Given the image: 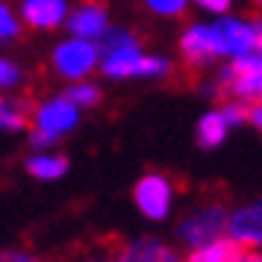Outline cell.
Segmentation results:
<instances>
[{"label": "cell", "instance_id": "obj_1", "mask_svg": "<svg viewBox=\"0 0 262 262\" xmlns=\"http://www.w3.org/2000/svg\"><path fill=\"white\" fill-rule=\"evenodd\" d=\"M83 121V112L74 106L68 97L62 95H48L41 97L36 106L30 109V147L33 150H50L59 147V142L65 136H71Z\"/></svg>", "mask_w": 262, "mask_h": 262}, {"label": "cell", "instance_id": "obj_2", "mask_svg": "<svg viewBox=\"0 0 262 262\" xmlns=\"http://www.w3.org/2000/svg\"><path fill=\"white\" fill-rule=\"evenodd\" d=\"M144 59V48L139 36L127 27H109L97 41V71L109 83L139 80V68Z\"/></svg>", "mask_w": 262, "mask_h": 262}, {"label": "cell", "instance_id": "obj_3", "mask_svg": "<svg viewBox=\"0 0 262 262\" xmlns=\"http://www.w3.org/2000/svg\"><path fill=\"white\" fill-rule=\"evenodd\" d=\"M206 24H209V45H212L215 62H233L253 50H262L259 18H245V15L230 12L221 18H209Z\"/></svg>", "mask_w": 262, "mask_h": 262}, {"label": "cell", "instance_id": "obj_4", "mask_svg": "<svg viewBox=\"0 0 262 262\" xmlns=\"http://www.w3.org/2000/svg\"><path fill=\"white\" fill-rule=\"evenodd\" d=\"M209 95H221L242 103H259L262 97V50H253L248 56H238L233 62H221L215 74V83L206 89Z\"/></svg>", "mask_w": 262, "mask_h": 262}, {"label": "cell", "instance_id": "obj_5", "mask_svg": "<svg viewBox=\"0 0 262 262\" xmlns=\"http://www.w3.org/2000/svg\"><path fill=\"white\" fill-rule=\"evenodd\" d=\"M177 183L165 171H147L133 186V206L139 209L144 221L162 224L177 209Z\"/></svg>", "mask_w": 262, "mask_h": 262}, {"label": "cell", "instance_id": "obj_6", "mask_svg": "<svg viewBox=\"0 0 262 262\" xmlns=\"http://www.w3.org/2000/svg\"><path fill=\"white\" fill-rule=\"evenodd\" d=\"M50 71L62 83H77L89 80L97 71V41H85L77 36H65L50 48Z\"/></svg>", "mask_w": 262, "mask_h": 262}, {"label": "cell", "instance_id": "obj_7", "mask_svg": "<svg viewBox=\"0 0 262 262\" xmlns=\"http://www.w3.org/2000/svg\"><path fill=\"white\" fill-rule=\"evenodd\" d=\"M224 215H227V206L218 201H206L201 206L189 209V212H183L177 227H174L177 245L189 250V248L203 245V242H212V238L224 236Z\"/></svg>", "mask_w": 262, "mask_h": 262}, {"label": "cell", "instance_id": "obj_8", "mask_svg": "<svg viewBox=\"0 0 262 262\" xmlns=\"http://www.w3.org/2000/svg\"><path fill=\"white\" fill-rule=\"evenodd\" d=\"M224 236L236 242L242 250H259L262 245V203L245 201L227 206L224 215Z\"/></svg>", "mask_w": 262, "mask_h": 262}, {"label": "cell", "instance_id": "obj_9", "mask_svg": "<svg viewBox=\"0 0 262 262\" xmlns=\"http://www.w3.org/2000/svg\"><path fill=\"white\" fill-rule=\"evenodd\" d=\"M109 27H112V15L103 0H80V3H71L62 30L85 41H100Z\"/></svg>", "mask_w": 262, "mask_h": 262}, {"label": "cell", "instance_id": "obj_10", "mask_svg": "<svg viewBox=\"0 0 262 262\" xmlns=\"http://www.w3.org/2000/svg\"><path fill=\"white\" fill-rule=\"evenodd\" d=\"M71 9V0H18L15 12L21 18V27L33 33H56L65 27Z\"/></svg>", "mask_w": 262, "mask_h": 262}, {"label": "cell", "instance_id": "obj_11", "mask_svg": "<svg viewBox=\"0 0 262 262\" xmlns=\"http://www.w3.org/2000/svg\"><path fill=\"white\" fill-rule=\"evenodd\" d=\"M121 262H180L183 250L165 238L156 236H139L115 248Z\"/></svg>", "mask_w": 262, "mask_h": 262}, {"label": "cell", "instance_id": "obj_12", "mask_svg": "<svg viewBox=\"0 0 262 262\" xmlns=\"http://www.w3.org/2000/svg\"><path fill=\"white\" fill-rule=\"evenodd\" d=\"M177 50H180V56L186 59V65L209 68L215 62L212 59V45H209V24H206V21H189V24L180 30Z\"/></svg>", "mask_w": 262, "mask_h": 262}, {"label": "cell", "instance_id": "obj_13", "mask_svg": "<svg viewBox=\"0 0 262 262\" xmlns=\"http://www.w3.org/2000/svg\"><path fill=\"white\" fill-rule=\"evenodd\" d=\"M68 156L59 154L56 147H50V150H33V154L24 159V171L30 177L36 180V183H56L68 174Z\"/></svg>", "mask_w": 262, "mask_h": 262}, {"label": "cell", "instance_id": "obj_14", "mask_svg": "<svg viewBox=\"0 0 262 262\" xmlns=\"http://www.w3.org/2000/svg\"><path fill=\"white\" fill-rule=\"evenodd\" d=\"M230 133H233V127L227 124L224 112L218 106H209L194 124V142L201 144L203 150H218L230 139Z\"/></svg>", "mask_w": 262, "mask_h": 262}, {"label": "cell", "instance_id": "obj_15", "mask_svg": "<svg viewBox=\"0 0 262 262\" xmlns=\"http://www.w3.org/2000/svg\"><path fill=\"white\" fill-rule=\"evenodd\" d=\"M245 250L238 248L236 242H230L227 236H218L212 242H203L198 248H189L180 262H238Z\"/></svg>", "mask_w": 262, "mask_h": 262}, {"label": "cell", "instance_id": "obj_16", "mask_svg": "<svg viewBox=\"0 0 262 262\" xmlns=\"http://www.w3.org/2000/svg\"><path fill=\"white\" fill-rule=\"evenodd\" d=\"M62 95L71 100L74 106L80 109V112H85V109H95L100 100H103V89L89 77V80H77V83H68L65 85V92Z\"/></svg>", "mask_w": 262, "mask_h": 262}, {"label": "cell", "instance_id": "obj_17", "mask_svg": "<svg viewBox=\"0 0 262 262\" xmlns=\"http://www.w3.org/2000/svg\"><path fill=\"white\" fill-rule=\"evenodd\" d=\"M27 118H30L27 103H21V100H15L9 95H0V133L27 130Z\"/></svg>", "mask_w": 262, "mask_h": 262}, {"label": "cell", "instance_id": "obj_18", "mask_svg": "<svg viewBox=\"0 0 262 262\" xmlns=\"http://www.w3.org/2000/svg\"><path fill=\"white\" fill-rule=\"evenodd\" d=\"M174 71V59L165 56V53H150V50H144V59H142V68H139V80H165L171 77Z\"/></svg>", "mask_w": 262, "mask_h": 262}, {"label": "cell", "instance_id": "obj_19", "mask_svg": "<svg viewBox=\"0 0 262 262\" xmlns=\"http://www.w3.org/2000/svg\"><path fill=\"white\" fill-rule=\"evenodd\" d=\"M27 80V71L21 68V62H15L12 56L0 53V95H9L15 89H21Z\"/></svg>", "mask_w": 262, "mask_h": 262}, {"label": "cell", "instance_id": "obj_20", "mask_svg": "<svg viewBox=\"0 0 262 262\" xmlns=\"http://www.w3.org/2000/svg\"><path fill=\"white\" fill-rule=\"evenodd\" d=\"M21 18L15 12V3L0 0V45H12L21 38Z\"/></svg>", "mask_w": 262, "mask_h": 262}, {"label": "cell", "instance_id": "obj_21", "mask_svg": "<svg viewBox=\"0 0 262 262\" xmlns=\"http://www.w3.org/2000/svg\"><path fill=\"white\" fill-rule=\"evenodd\" d=\"M144 9L154 15V18H162V21H177L189 12V0H144Z\"/></svg>", "mask_w": 262, "mask_h": 262}, {"label": "cell", "instance_id": "obj_22", "mask_svg": "<svg viewBox=\"0 0 262 262\" xmlns=\"http://www.w3.org/2000/svg\"><path fill=\"white\" fill-rule=\"evenodd\" d=\"M218 109L224 112L227 124H230L233 130H238V127H248V103L233 100V97H224V100L218 103Z\"/></svg>", "mask_w": 262, "mask_h": 262}, {"label": "cell", "instance_id": "obj_23", "mask_svg": "<svg viewBox=\"0 0 262 262\" xmlns=\"http://www.w3.org/2000/svg\"><path fill=\"white\" fill-rule=\"evenodd\" d=\"M189 6H194L198 12H203L206 18H221V15H230L236 0H189Z\"/></svg>", "mask_w": 262, "mask_h": 262}, {"label": "cell", "instance_id": "obj_24", "mask_svg": "<svg viewBox=\"0 0 262 262\" xmlns=\"http://www.w3.org/2000/svg\"><path fill=\"white\" fill-rule=\"evenodd\" d=\"M0 262H50V259L38 256V253H33V250L15 248V250H0Z\"/></svg>", "mask_w": 262, "mask_h": 262}, {"label": "cell", "instance_id": "obj_25", "mask_svg": "<svg viewBox=\"0 0 262 262\" xmlns=\"http://www.w3.org/2000/svg\"><path fill=\"white\" fill-rule=\"evenodd\" d=\"M80 262H121V259H118V253H115V248H103V250H92Z\"/></svg>", "mask_w": 262, "mask_h": 262}, {"label": "cell", "instance_id": "obj_26", "mask_svg": "<svg viewBox=\"0 0 262 262\" xmlns=\"http://www.w3.org/2000/svg\"><path fill=\"white\" fill-rule=\"evenodd\" d=\"M248 127H262V106L259 103H248Z\"/></svg>", "mask_w": 262, "mask_h": 262}, {"label": "cell", "instance_id": "obj_27", "mask_svg": "<svg viewBox=\"0 0 262 262\" xmlns=\"http://www.w3.org/2000/svg\"><path fill=\"white\" fill-rule=\"evenodd\" d=\"M238 262H262V256H259V250H245Z\"/></svg>", "mask_w": 262, "mask_h": 262}]
</instances>
